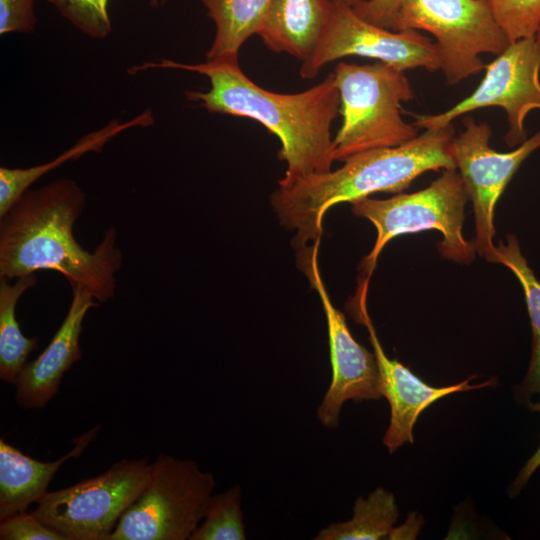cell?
<instances>
[{"mask_svg": "<svg viewBox=\"0 0 540 540\" xmlns=\"http://www.w3.org/2000/svg\"><path fill=\"white\" fill-rule=\"evenodd\" d=\"M181 69L205 75L210 89L186 91L190 101L211 113L254 119L281 142L280 159L286 162L278 187H288L316 174L331 171L333 139L331 124L340 109V95L333 74L312 88L294 94L268 91L241 70L238 57L186 64L160 59L134 66L130 73L146 69Z\"/></svg>", "mask_w": 540, "mask_h": 540, "instance_id": "6da1fadb", "label": "cell"}, {"mask_svg": "<svg viewBox=\"0 0 540 540\" xmlns=\"http://www.w3.org/2000/svg\"><path fill=\"white\" fill-rule=\"evenodd\" d=\"M85 203V192L70 179L28 189L0 218V278L52 270L71 286H82L97 302L110 300L122 262L117 232L106 230L95 250L86 251L73 235Z\"/></svg>", "mask_w": 540, "mask_h": 540, "instance_id": "7a4b0ae2", "label": "cell"}, {"mask_svg": "<svg viewBox=\"0 0 540 540\" xmlns=\"http://www.w3.org/2000/svg\"><path fill=\"white\" fill-rule=\"evenodd\" d=\"M454 127L426 128L394 147L372 149L347 158L340 168L278 187L271 203L282 225L295 232L293 245L301 252L320 242L327 211L377 192L398 193L427 171L457 169Z\"/></svg>", "mask_w": 540, "mask_h": 540, "instance_id": "3957f363", "label": "cell"}, {"mask_svg": "<svg viewBox=\"0 0 540 540\" xmlns=\"http://www.w3.org/2000/svg\"><path fill=\"white\" fill-rule=\"evenodd\" d=\"M340 95L342 125L333 139L335 160L372 149L401 145L417 127L401 116V103L414 95L404 71L386 63L339 62L332 72Z\"/></svg>", "mask_w": 540, "mask_h": 540, "instance_id": "277c9868", "label": "cell"}, {"mask_svg": "<svg viewBox=\"0 0 540 540\" xmlns=\"http://www.w3.org/2000/svg\"><path fill=\"white\" fill-rule=\"evenodd\" d=\"M469 199L456 169L444 170L428 187L389 199L366 197L352 203L356 216L369 220L377 230L371 252L362 261L363 277H370L386 244L397 236L425 230L442 234V257L469 264L475 259L474 243L463 235L464 209Z\"/></svg>", "mask_w": 540, "mask_h": 540, "instance_id": "5b68a950", "label": "cell"}, {"mask_svg": "<svg viewBox=\"0 0 540 540\" xmlns=\"http://www.w3.org/2000/svg\"><path fill=\"white\" fill-rule=\"evenodd\" d=\"M215 487L212 473L193 460L159 454L150 480L107 540H186L204 516Z\"/></svg>", "mask_w": 540, "mask_h": 540, "instance_id": "8992f818", "label": "cell"}, {"mask_svg": "<svg viewBox=\"0 0 540 540\" xmlns=\"http://www.w3.org/2000/svg\"><path fill=\"white\" fill-rule=\"evenodd\" d=\"M150 476L147 459H122L100 475L48 491L31 512L65 540H107Z\"/></svg>", "mask_w": 540, "mask_h": 540, "instance_id": "52a82bcc", "label": "cell"}, {"mask_svg": "<svg viewBox=\"0 0 540 540\" xmlns=\"http://www.w3.org/2000/svg\"><path fill=\"white\" fill-rule=\"evenodd\" d=\"M410 29L435 37L449 85L485 69L480 54L498 55L510 44L485 0H402L394 31Z\"/></svg>", "mask_w": 540, "mask_h": 540, "instance_id": "ba28073f", "label": "cell"}, {"mask_svg": "<svg viewBox=\"0 0 540 540\" xmlns=\"http://www.w3.org/2000/svg\"><path fill=\"white\" fill-rule=\"evenodd\" d=\"M361 56L405 71L441 69L438 47L417 30L394 31L359 17L353 8L332 0L327 27L313 54L302 62L300 75L312 79L322 67L346 56Z\"/></svg>", "mask_w": 540, "mask_h": 540, "instance_id": "9c48e42d", "label": "cell"}, {"mask_svg": "<svg viewBox=\"0 0 540 540\" xmlns=\"http://www.w3.org/2000/svg\"><path fill=\"white\" fill-rule=\"evenodd\" d=\"M485 70L482 81L468 97L440 114L416 116L413 125L425 129L444 126L468 112L496 106L507 113L506 144H522L527 114L540 109V43L536 37L512 42Z\"/></svg>", "mask_w": 540, "mask_h": 540, "instance_id": "30bf717a", "label": "cell"}, {"mask_svg": "<svg viewBox=\"0 0 540 540\" xmlns=\"http://www.w3.org/2000/svg\"><path fill=\"white\" fill-rule=\"evenodd\" d=\"M462 121L465 130L454 138L455 160L473 204L474 247L486 258L495 248L496 204L523 161L540 147V131L515 150L500 153L489 145L492 130L488 124L477 123L469 116Z\"/></svg>", "mask_w": 540, "mask_h": 540, "instance_id": "8fae6325", "label": "cell"}, {"mask_svg": "<svg viewBox=\"0 0 540 540\" xmlns=\"http://www.w3.org/2000/svg\"><path fill=\"white\" fill-rule=\"evenodd\" d=\"M318 246L299 254V262L318 292L327 321L332 379L317 409V419L326 428H336L343 404L383 397L376 356L352 336L344 315L332 304L318 267Z\"/></svg>", "mask_w": 540, "mask_h": 540, "instance_id": "7c38bea8", "label": "cell"}, {"mask_svg": "<svg viewBox=\"0 0 540 540\" xmlns=\"http://www.w3.org/2000/svg\"><path fill=\"white\" fill-rule=\"evenodd\" d=\"M368 284L369 280L360 281L352 306L356 321L363 324L369 332L373 352L379 367L382 394L390 405V423L383 437V444L390 453H393L402 444L406 442L413 443V427L419 415L431 404L456 392L495 386L496 380L492 378L481 384L471 385L469 384L470 381L477 377L472 375L458 384L433 387L422 381L408 367L396 359L388 358L367 312Z\"/></svg>", "mask_w": 540, "mask_h": 540, "instance_id": "4fadbf2b", "label": "cell"}, {"mask_svg": "<svg viewBox=\"0 0 540 540\" xmlns=\"http://www.w3.org/2000/svg\"><path fill=\"white\" fill-rule=\"evenodd\" d=\"M69 310L53 338L33 361L27 362L16 384V401L22 409H41L55 396L63 375L82 352L79 344L83 319L98 302L82 286H72Z\"/></svg>", "mask_w": 540, "mask_h": 540, "instance_id": "5bb4252c", "label": "cell"}, {"mask_svg": "<svg viewBox=\"0 0 540 540\" xmlns=\"http://www.w3.org/2000/svg\"><path fill=\"white\" fill-rule=\"evenodd\" d=\"M100 426L81 434L72 442L74 447L53 462H42L22 453L0 439V520L27 511L48 491L47 488L62 464L79 457L96 437Z\"/></svg>", "mask_w": 540, "mask_h": 540, "instance_id": "9a60e30c", "label": "cell"}, {"mask_svg": "<svg viewBox=\"0 0 540 540\" xmlns=\"http://www.w3.org/2000/svg\"><path fill=\"white\" fill-rule=\"evenodd\" d=\"M332 0H272L257 35L270 50L306 61L327 27Z\"/></svg>", "mask_w": 540, "mask_h": 540, "instance_id": "2e32d148", "label": "cell"}, {"mask_svg": "<svg viewBox=\"0 0 540 540\" xmlns=\"http://www.w3.org/2000/svg\"><path fill=\"white\" fill-rule=\"evenodd\" d=\"M153 123L152 111L147 109L124 123L118 119L111 120L104 127L83 136L71 148L45 164L28 168L0 167V218L11 209L34 182L62 163L77 159L91 151H101L110 139L127 129L139 126L147 127Z\"/></svg>", "mask_w": 540, "mask_h": 540, "instance_id": "e0dca14e", "label": "cell"}, {"mask_svg": "<svg viewBox=\"0 0 540 540\" xmlns=\"http://www.w3.org/2000/svg\"><path fill=\"white\" fill-rule=\"evenodd\" d=\"M216 26L207 60L238 57L242 44L262 27L272 0H200Z\"/></svg>", "mask_w": 540, "mask_h": 540, "instance_id": "ac0fdd59", "label": "cell"}, {"mask_svg": "<svg viewBox=\"0 0 540 540\" xmlns=\"http://www.w3.org/2000/svg\"><path fill=\"white\" fill-rule=\"evenodd\" d=\"M485 259L507 267L517 277L524 291L532 328V355L519 394L529 399L533 394H540V281L529 267L519 241L513 234L507 236L506 243L500 241Z\"/></svg>", "mask_w": 540, "mask_h": 540, "instance_id": "d6986e66", "label": "cell"}, {"mask_svg": "<svg viewBox=\"0 0 540 540\" xmlns=\"http://www.w3.org/2000/svg\"><path fill=\"white\" fill-rule=\"evenodd\" d=\"M36 282L35 273L17 278L14 284L0 278V378L13 385L30 353L38 349V338L25 337L16 319L18 300Z\"/></svg>", "mask_w": 540, "mask_h": 540, "instance_id": "ffe728a7", "label": "cell"}, {"mask_svg": "<svg viewBox=\"0 0 540 540\" xmlns=\"http://www.w3.org/2000/svg\"><path fill=\"white\" fill-rule=\"evenodd\" d=\"M353 518L335 522L321 529L316 540H379L389 539L398 519V508L391 492L379 487L366 499L358 497Z\"/></svg>", "mask_w": 540, "mask_h": 540, "instance_id": "44dd1931", "label": "cell"}, {"mask_svg": "<svg viewBox=\"0 0 540 540\" xmlns=\"http://www.w3.org/2000/svg\"><path fill=\"white\" fill-rule=\"evenodd\" d=\"M241 501L239 485L211 495L205 505L203 522L189 540H245Z\"/></svg>", "mask_w": 540, "mask_h": 540, "instance_id": "7402d4cb", "label": "cell"}, {"mask_svg": "<svg viewBox=\"0 0 540 540\" xmlns=\"http://www.w3.org/2000/svg\"><path fill=\"white\" fill-rule=\"evenodd\" d=\"M510 43L536 37L540 28V0H485Z\"/></svg>", "mask_w": 540, "mask_h": 540, "instance_id": "603a6c76", "label": "cell"}, {"mask_svg": "<svg viewBox=\"0 0 540 540\" xmlns=\"http://www.w3.org/2000/svg\"><path fill=\"white\" fill-rule=\"evenodd\" d=\"M60 14L87 36L100 39L112 29L109 0H48Z\"/></svg>", "mask_w": 540, "mask_h": 540, "instance_id": "cb8c5ba5", "label": "cell"}, {"mask_svg": "<svg viewBox=\"0 0 540 540\" xmlns=\"http://www.w3.org/2000/svg\"><path fill=\"white\" fill-rule=\"evenodd\" d=\"M1 540H65L32 512H20L0 520Z\"/></svg>", "mask_w": 540, "mask_h": 540, "instance_id": "d4e9b609", "label": "cell"}, {"mask_svg": "<svg viewBox=\"0 0 540 540\" xmlns=\"http://www.w3.org/2000/svg\"><path fill=\"white\" fill-rule=\"evenodd\" d=\"M36 27L33 0H0V34L31 33Z\"/></svg>", "mask_w": 540, "mask_h": 540, "instance_id": "484cf974", "label": "cell"}, {"mask_svg": "<svg viewBox=\"0 0 540 540\" xmlns=\"http://www.w3.org/2000/svg\"><path fill=\"white\" fill-rule=\"evenodd\" d=\"M402 0H365L352 7L355 13L376 26L394 30Z\"/></svg>", "mask_w": 540, "mask_h": 540, "instance_id": "4316f807", "label": "cell"}, {"mask_svg": "<svg viewBox=\"0 0 540 540\" xmlns=\"http://www.w3.org/2000/svg\"><path fill=\"white\" fill-rule=\"evenodd\" d=\"M529 408L533 411L540 412V402L538 403H529ZM540 466V446L536 452L530 457V459L525 463L523 468L520 470L516 480L514 481L511 490L513 493L519 492L523 486L528 482L531 475L536 471Z\"/></svg>", "mask_w": 540, "mask_h": 540, "instance_id": "83f0119b", "label": "cell"}, {"mask_svg": "<svg viewBox=\"0 0 540 540\" xmlns=\"http://www.w3.org/2000/svg\"><path fill=\"white\" fill-rule=\"evenodd\" d=\"M337 1L343 2L351 7H354L365 0H337Z\"/></svg>", "mask_w": 540, "mask_h": 540, "instance_id": "f1b7e54d", "label": "cell"}, {"mask_svg": "<svg viewBox=\"0 0 540 540\" xmlns=\"http://www.w3.org/2000/svg\"><path fill=\"white\" fill-rule=\"evenodd\" d=\"M166 0H150V5L153 7H157L161 4H164Z\"/></svg>", "mask_w": 540, "mask_h": 540, "instance_id": "f546056e", "label": "cell"}, {"mask_svg": "<svg viewBox=\"0 0 540 540\" xmlns=\"http://www.w3.org/2000/svg\"><path fill=\"white\" fill-rule=\"evenodd\" d=\"M536 40L540 43V28H539L538 33L536 35Z\"/></svg>", "mask_w": 540, "mask_h": 540, "instance_id": "4dcf8cb0", "label": "cell"}]
</instances>
